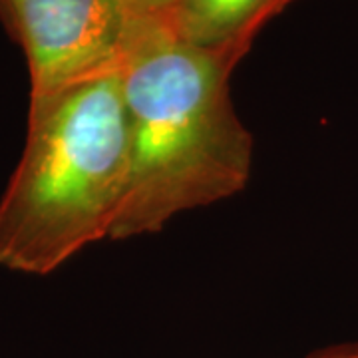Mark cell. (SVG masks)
I'll return each instance as SVG.
<instances>
[{"label":"cell","instance_id":"cell-3","mask_svg":"<svg viewBox=\"0 0 358 358\" xmlns=\"http://www.w3.org/2000/svg\"><path fill=\"white\" fill-rule=\"evenodd\" d=\"M129 0H0V20L22 46L30 100L120 68Z\"/></svg>","mask_w":358,"mask_h":358},{"label":"cell","instance_id":"cell-6","mask_svg":"<svg viewBox=\"0 0 358 358\" xmlns=\"http://www.w3.org/2000/svg\"><path fill=\"white\" fill-rule=\"evenodd\" d=\"M308 358H358L357 346H345V348H333V350H324L319 355H313Z\"/></svg>","mask_w":358,"mask_h":358},{"label":"cell","instance_id":"cell-1","mask_svg":"<svg viewBox=\"0 0 358 358\" xmlns=\"http://www.w3.org/2000/svg\"><path fill=\"white\" fill-rule=\"evenodd\" d=\"M237 62L187 44L162 16L134 18L120 60L128 187L110 241L159 233L183 211L243 192L255 148L229 98Z\"/></svg>","mask_w":358,"mask_h":358},{"label":"cell","instance_id":"cell-5","mask_svg":"<svg viewBox=\"0 0 358 358\" xmlns=\"http://www.w3.org/2000/svg\"><path fill=\"white\" fill-rule=\"evenodd\" d=\"M178 0H129L134 13L138 16H164Z\"/></svg>","mask_w":358,"mask_h":358},{"label":"cell","instance_id":"cell-4","mask_svg":"<svg viewBox=\"0 0 358 358\" xmlns=\"http://www.w3.org/2000/svg\"><path fill=\"white\" fill-rule=\"evenodd\" d=\"M291 0H178L162 18L187 44L241 60L257 30Z\"/></svg>","mask_w":358,"mask_h":358},{"label":"cell","instance_id":"cell-2","mask_svg":"<svg viewBox=\"0 0 358 358\" xmlns=\"http://www.w3.org/2000/svg\"><path fill=\"white\" fill-rule=\"evenodd\" d=\"M128 171L120 68L30 100L24 150L0 197V267L50 275L110 239Z\"/></svg>","mask_w":358,"mask_h":358}]
</instances>
